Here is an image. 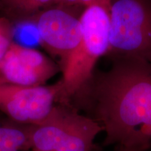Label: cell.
Listing matches in <instances>:
<instances>
[{"label":"cell","mask_w":151,"mask_h":151,"mask_svg":"<svg viewBox=\"0 0 151 151\" xmlns=\"http://www.w3.org/2000/svg\"><path fill=\"white\" fill-rule=\"evenodd\" d=\"M109 16L106 55L151 63V0H109Z\"/></svg>","instance_id":"3957f363"},{"label":"cell","mask_w":151,"mask_h":151,"mask_svg":"<svg viewBox=\"0 0 151 151\" xmlns=\"http://www.w3.org/2000/svg\"><path fill=\"white\" fill-rule=\"evenodd\" d=\"M101 132L97 121L73 106L57 104L43 122L30 125L32 150L95 151L94 139Z\"/></svg>","instance_id":"7a4b0ae2"},{"label":"cell","mask_w":151,"mask_h":151,"mask_svg":"<svg viewBox=\"0 0 151 151\" xmlns=\"http://www.w3.org/2000/svg\"><path fill=\"white\" fill-rule=\"evenodd\" d=\"M32 151H37V150H32Z\"/></svg>","instance_id":"7c38bea8"},{"label":"cell","mask_w":151,"mask_h":151,"mask_svg":"<svg viewBox=\"0 0 151 151\" xmlns=\"http://www.w3.org/2000/svg\"><path fill=\"white\" fill-rule=\"evenodd\" d=\"M60 71L37 49L13 42L0 61V81L22 86H43Z\"/></svg>","instance_id":"8992f818"},{"label":"cell","mask_w":151,"mask_h":151,"mask_svg":"<svg viewBox=\"0 0 151 151\" xmlns=\"http://www.w3.org/2000/svg\"><path fill=\"white\" fill-rule=\"evenodd\" d=\"M32 150L30 125L0 120V151Z\"/></svg>","instance_id":"52a82bcc"},{"label":"cell","mask_w":151,"mask_h":151,"mask_svg":"<svg viewBox=\"0 0 151 151\" xmlns=\"http://www.w3.org/2000/svg\"><path fill=\"white\" fill-rule=\"evenodd\" d=\"M81 37L78 46L62 68L61 91L58 104H70L88 85L96 64L109 48V0L86 7L81 15Z\"/></svg>","instance_id":"6da1fadb"},{"label":"cell","mask_w":151,"mask_h":151,"mask_svg":"<svg viewBox=\"0 0 151 151\" xmlns=\"http://www.w3.org/2000/svg\"><path fill=\"white\" fill-rule=\"evenodd\" d=\"M103 1H105V0H60V3L67 4L69 5L81 6L86 8V7L93 4L101 2Z\"/></svg>","instance_id":"30bf717a"},{"label":"cell","mask_w":151,"mask_h":151,"mask_svg":"<svg viewBox=\"0 0 151 151\" xmlns=\"http://www.w3.org/2000/svg\"><path fill=\"white\" fill-rule=\"evenodd\" d=\"M1 1L13 13L30 19L43 9L60 3V0H1Z\"/></svg>","instance_id":"ba28073f"},{"label":"cell","mask_w":151,"mask_h":151,"mask_svg":"<svg viewBox=\"0 0 151 151\" xmlns=\"http://www.w3.org/2000/svg\"><path fill=\"white\" fill-rule=\"evenodd\" d=\"M60 81L51 86H22L0 81V111L24 125L43 122L58 104Z\"/></svg>","instance_id":"5b68a950"},{"label":"cell","mask_w":151,"mask_h":151,"mask_svg":"<svg viewBox=\"0 0 151 151\" xmlns=\"http://www.w3.org/2000/svg\"><path fill=\"white\" fill-rule=\"evenodd\" d=\"M14 29L10 20L0 17V61L13 43Z\"/></svg>","instance_id":"9c48e42d"},{"label":"cell","mask_w":151,"mask_h":151,"mask_svg":"<svg viewBox=\"0 0 151 151\" xmlns=\"http://www.w3.org/2000/svg\"><path fill=\"white\" fill-rule=\"evenodd\" d=\"M85 7L58 3L43 9L35 20L43 48L58 59L61 71L81 37V15Z\"/></svg>","instance_id":"277c9868"},{"label":"cell","mask_w":151,"mask_h":151,"mask_svg":"<svg viewBox=\"0 0 151 151\" xmlns=\"http://www.w3.org/2000/svg\"><path fill=\"white\" fill-rule=\"evenodd\" d=\"M118 151H139L136 149L129 148H124V147H119Z\"/></svg>","instance_id":"8fae6325"}]
</instances>
